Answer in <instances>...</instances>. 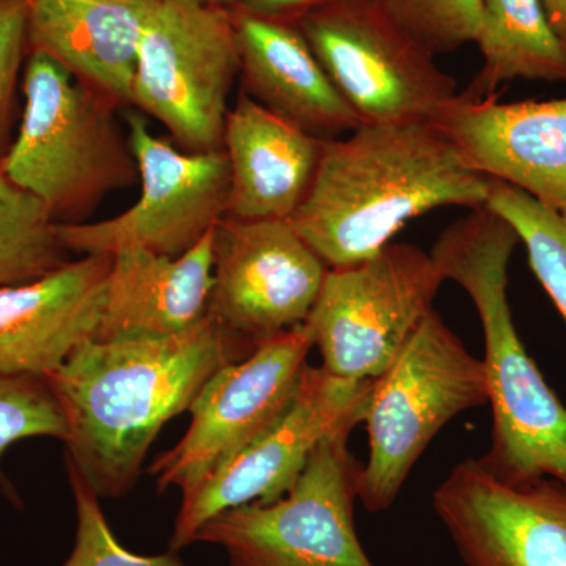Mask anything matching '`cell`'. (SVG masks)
I'll use <instances>...</instances> for the list:
<instances>
[{
  "mask_svg": "<svg viewBox=\"0 0 566 566\" xmlns=\"http://www.w3.org/2000/svg\"><path fill=\"white\" fill-rule=\"evenodd\" d=\"M232 363L210 315L170 337L88 338L46 378L69 427L65 464L99 499L128 494L164 424L189 411L205 382Z\"/></svg>",
  "mask_w": 566,
  "mask_h": 566,
  "instance_id": "cell-1",
  "label": "cell"
},
{
  "mask_svg": "<svg viewBox=\"0 0 566 566\" xmlns=\"http://www.w3.org/2000/svg\"><path fill=\"white\" fill-rule=\"evenodd\" d=\"M490 189L434 122L363 125L324 140L311 191L289 222L327 268L348 266L424 212L483 207Z\"/></svg>",
  "mask_w": 566,
  "mask_h": 566,
  "instance_id": "cell-2",
  "label": "cell"
},
{
  "mask_svg": "<svg viewBox=\"0 0 566 566\" xmlns=\"http://www.w3.org/2000/svg\"><path fill=\"white\" fill-rule=\"evenodd\" d=\"M517 243L515 229L483 205L450 223L430 253L444 281L471 297L482 323L493 430L480 464L509 485L546 476L566 485V408L524 348L510 308Z\"/></svg>",
  "mask_w": 566,
  "mask_h": 566,
  "instance_id": "cell-3",
  "label": "cell"
},
{
  "mask_svg": "<svg viewBox=\"0 0 566 566\" xmlns=\"http://www.w3.org/2000/svg\"><path fill=\"white\" fill-rule=\"evenodd\" d=\"M22 93L20 132L0 164L55 221L80 223L104 197L139 180L109 96L36 51H29L22 70Z\"/></svg>",
  "mask_w": 566,
  "mask_h": 566,
  "instance_id": "cell-4",
  "label": "cell"
},
{
  "mask_svg": "<svg viewBox=\"0 0 566 566\" xmlns=\"http://www.w3.org/2000/svg\"><path fill=\"white\" fill-rule=\"evenodd\" d=\"M485 405L483 360L433 308L371 385L363 419L368 460L360 469L359 501L365 510H389L436 434L461 412Z\"/></svg>",
  "mask_w": 566,
  "mask_h": 566,
  "instance_id": "cell-5",
  "label": "cell"
},
{
  "mask_svg": "<svg viewBox=\"0 0 566 566\" xmlns=\"http://www.w3.org/2000/svg\"><path fill=\"white\" fill-rule=\"evenodd\" d=\"M352 433L323 439L281 499L212 517L193 543L221 547L230 566H375L356 531L363 464L349 452Z\"/></svg>",
  "mask_w": 566,
  "mask_h": 566,
  "instance_id": "cell-6",
  "label": "cell"
},
{
  "mask_svg": "<svg viewBox=\"0 0 566 566\" xmlns=\"http://www.w3.org/2000/svg\"><path fill=\"white\" fill-rule=\"evenodd\" d=\"M430 252L390 243L348 266L329 268L305 329L335 378L374 381L408 344L444 283Z\"/></svg>",
  "mask_w": 566,
  "mask_h": 566,
  "instance_id": "cell-7",
  "label": "cell"
},
{
  "mask_svg": "<svg viewBox=\"0 0 566 566\" xmlns=\"http://www.w3.org/2000/svg\"><path fill=\"white\" fill-rule=\"evenodd\" d=\"M238 76L232 10L199 0L156 2L142 36L133 106L163 123L182 150H219Z\"/></svg>",
  "mask_w": 566,
  "mask_h": 566,
  "instance_id": "cell-8",
  "label": "cell"
},
{
  "mask_svg": "<svg viewBox=\"0 0 566 566\" xmlns=\"http://www.w3.org/2000/svg\"><path fill=\"white\" fill-rule=\"evenodd\" d=\"M296 25L364 125L434 122L457 99V81L375 0H333Z\"/></svg>",
  "mask_w": 566,
  "mask_h": 566,
  "instance_id": "cell-9",
  "label": "cell"
},
{
  "mask_svg": "<svg viewBox=\"0 0 566 566\" xmlns=\"http://www.w3.org/2000/svg\"><path fill=\"white\" fill-rule=\"evenodd\" d=\"M126 125L139 172V199L106 221L59 223V234L70 252L81 255H111L123 245L182 255L227 218L226 151L180 150L156 136L140 114H129Z\"/></svg>",
  "mask_w": 566,
  "mask_h": 566,
  "instance_id": "cell-10",
  "label": "cell"
},
{
  "mask_svg": "<svg viewBox=\"0 0 566 566\" xmlns=\"http://www.w3.org/2000/svg\"><path fill=\"white\" fill-rule=\"evenodd\" d=\"M327 270L289 221L223 218L212 237L208 315L226 335L234 363L303 326Z\"/></svg>",
  "mask_w": 566,
  "mask_h": 566,
  "instance_id": "cell-11",
  "label": "cell"
},
{
  "mask_svg": "<svg viewBox=\"0 0 566 566\" xmlns=\"http://www.w3.org/2000/svg\"><path fill=\"white\" fill-rule=\"evenodd\" d=\"M312 348L314 342L303 324L271 338L240 363L219 368L193 400L186 434L148 469L159 493L178 488L181 502L188 501L277 422L292 405Z\"/></svg>",
  "mask_w": 566,
  "mask_h": 566,
  "instance_id": "cell-12",
  "label": "cell"
},
{
  "mask_svg": "<svg viewBox=\"0 0 566 566\" xmlns=\"http://www.w3.org/2000/svg\"><path fill=\"white\" fill-rule=\"evenodd\" d=\"M371 385L307 365L281 419L181 502L170 551L193 545L199 528L223 512L253 502L271 504L289 493L323 439L363 423Z\"/></svg>",
  "mask_w": 566,
  "mask_h": 566,
  "instance_id": "cell-13",
  "label": "cell"
},
{
  "mask_svg": "<svg viewBox=\"0 0 566 566\" xmlns=\"http://www.w3.org/2000/svg\"><path fill=\"white\" fill-rule=\"evenodd\" d=\"M433 510L465 566H566V485H509L479 460L457 464Z\"/></svg>",
  "mask_w": 566,
  "mask_h": 566,
  "instance_id": "cell-14",
  "label": "cell"
},
{
  "mask_svg": "<svg viewBox=\"0 0 566 566\" xmlns=\"http://www.w3.org/2000/svg\"><path fill=\"white\" fill-rule=\"evenodd\" d=\"M434 123L476 174L566 218V98L499 103L458 93Z\"/></svg>",
  "mask_w": 566,
  "mask_h": 566,
  "instance_id": "cell-15",
  "label": "cell"
},
{
  "mask_svg": "<svg viewBox=\"0 0 566 566\" xmlns=\"http://www.w3.org/2000/svg\"><path fill=\"white\" fill-rule=\"evenodd\" d=\"M111 255H82L0 289V375L46 379L98 333Z\"/></svg>",
  "mask_w": 566,
  "mask_h": 566,
  "instance_id": "cell-16",
  "label": "cell"
},
{
  "mask_svg": "<svg viewBox=\"0 0 566 566\" xmlns=\"http://www.w3.org/2000/svg\"><path fill=\"white\" fill-rule=\"evenodd\" d=\"M245 95L305 133L329 140L364 123L293 22L232 10Z\"/></svg>",
  "mask_w": 566,
  "mask_h": 566,
  "instance_id": "cell-17",
  "label": "cell"
},
{
  "mask_svg": "<svg viewBox=\"0 0 566 566\" xmlns=\"http://www.w3.org/2000/svg\"><path fill=\"white\" fill-rule=\"evenodd\" d=\"M323 145L241 93L223 129L230 167L227 218L290 221L311 191Z\"/></svg>",
  "mask_w": 566,
  "mask_h": 566,
  "instance_id": "cell-18",
  "label": "cell"
},
{
  "mask_svg": "<svg viewBox=\"0 0 566 566\" xmlns=\"http://www.w3.org/2000/svg\"><path fill=\"white\" fill-rule=\"evenodd\" d=\"M212 237L214 230L178 256L139 245H123L112 252L103 318L95 337H170L202 322L211 300Z\"/></svg>",
  "mask_w": 566,
  "mask_h": 566,
  "instance_id": "cell-19",
  "label": "cell"
},
{
  "mask_svg": "<svg viewBox=\"0 0 566 566\" xmlns=\"http://www.w3.org/2000/svg\"><path fill=\"white\" fill-rule=\"evenodd\" d=\"M158 0H35L29 51L46 54L76 80L133 104L142 36Z\"/></svg>",
  "mask_w": 566,
  "mask_h": 566,
  "instance_id": "cell-20",
  "label": "cell"
},
{
  "mask_svg": "<svg viewBox=\"0 0 566 566\" xmlns=\"http://www.w3.org/2000/svg\"><path fill=\"white\" fill-rule=\"evenodd\" d=\"M475 44L483 66L468 98H491L515 80L566 84V46L542 0H482Z\"/></svg>",
  "mask_w": 566,
  "mask_h": 566,
  "instance_id": "cell-21",
  "label": "cell"
},
{
  "mask_svg": "<svg viewBox=\"0 0 566 566\" xmlns=\"http://www.w3.org/2000/svg\"><path fill=\"white\" fill-rule=\"evenodd\" d=\"M70 253L46 205L14 185L0 164V289L44 277L69 263Z\"/></svg>",
  "mask_w": 566,
  "mask_h": 566,
  "instance_id": "cell-22",
  "label": "cell"
},
{
  "mask_svg": "<svg viewBox=\"0 0 566 566\" xmlns=\"http://www.w3.org/2000/svg\"><path fill=\"white\" fill-rule=\"evenodd\" d=\"M486 207L515 229L528 263L566 323V218L515 186L491 178Z\"/></svg>",
  "mask_w": 566,
  "mask_h": 566,
  "instance_id": "cell-23",
  "label": "cell"
},
{
  "mask_svg": "<svg viewBox=\"0 0 566 566\" xmlns=\"http://www.w3.org/2000/svg\"><path fill=\"white\" fill-rule=\"evenodd\" d=\"M387 17L430 54L475 43L482 0H375Z\"/></svg>",
  "mask_w": 566,
  "mask_h": 566,
  "instance_id": "cell-24",
  "label": "cell"
},
{
  "mask_svg": "<svg viewBox=\"0 0 566 566\" xmlns=\"http://www.w3.org/2000/svg\"><path fill=\"white\" fill-rule=\"evenodd\" d=\"M69 436L65 416L46 379L0 375V483L10 490L2 458L17 442L29 438Z\"/></svg>",
  "mask_w": 566,
  "mask_h": 566,
  "instance_id": "cell-25",
  "label": "cell"
},
{
  "mask_svg": "<svg viewBox=\"0 0 566 566\" xmlns=\"http://www.w3.org/2000/svg\"><path fill=\"white\" fill-rule=\"evenodd\" d=\"M65 465L76 506V536L62 566H188L172 551L163 556H140L126 549L112 532L98 494L73 465Z\"/></svg>",
  "mask_w": 566,
  "mask_h": 566,
  "instance_id": "cell-26",
  "label": "cell"
},
{
  "mask_svg": "<svg viewBox=\"0 0 566 566\" xmlns=\"http://www.w3.org/2000/svg\"><path fill=\"white\" fill-rule=\"evenodd\" d=\"M29 55V3L0 0V163L11 145L14 95Z\"/></svg>",
  "mask_w": 566,
  "mask_h": 566,
  "instance_id": "cell-27",
  "label": "cell"
},
{
  "mask_svg": "<svg viewBox=\"0 0 566 566\" xmlns=\"http://www.w3.org/2000/svg\"><path fill=\"white\" fill-rule=\"evenodd\" d=\"M331 2L333 0H243L237 7V10H243L245 13L255 14V17L268 18V20L296 24L305 14Z\"/></svg>",
  "mask_w": 566,
  "mask_h": 566,
  "instance_id": "cell-28",
  "label": "cell"
},
{
  "mask_svg": "<svg viewBox=\"0 0 566 566\" xmlns=\"http://www.w3.org/2000/svg\"><path fill=\"white\" fill-rule=\"evenodd\" d=\"M542 2L545 6L551 24L554 25L566 46V0H542Z\"/></svg>",
  "mask_w": 566,
  "mask_h": 566,
  "instance_id": "cell-29",
  "label": "cell"
},
{
  "mask_svg": "<svg viewBox=\"0 0 566 566\" xmlns=\"http://www.w3.org/2000/svg\"><path fill=\"white\" fill-rule=\"evenodd\" d=\"M199 2L207 3V6L221 7V9L233 10L237 9L243 0H199Z\"/></svg>",
  "mask_w": 566,
  "mask_h": 566,
  "instance_id": "cell-30",
  "label": "cell"
},
{
  "mask_svg": "<svg viewBox=\"0 0 566 566\" xmlns=\"http://www.w3.org/2000/svg\"><path fill=\"white\" fill-rule=\"evenodd\" d=\"M25 2L29 3V6H31L32 2H35V0H25Z\"/></svg>",
  "mask_w": 566,
  "mask_h": 566,
  "instance_id": "cell-31",
  "label": "cell"
},
{
  "mask_svg": "<svg viewBox=\"0 0 566 566\" xmlns=\"http://www.w3.org/2000/svg\"><path fill=\"white\" fill-rule=\"evenodd\" d=\"M405 566H408V565H405Z\"/></svg>",
  "mask_w": 566,
  "mask_h": 566,
  "instance_id": "cell-32",
  "label": "cell"
}]
</instances>
